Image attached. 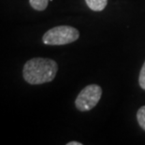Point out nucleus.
<instances>
[{
	"instance_id": "f257e3e1",
	"label": "nucleus",
	"mask_w": 145,
	"mask_h": 145,
	"mask_svg": "<svg viewBox=\"0 0 145 145\" xmlns=\"http://www.w3.org/2000/svg\"><path fill=\"white\" fill-rule=\"evenodd\" d=\"M58 65L54 60L33 58L26 61L23 69L24 79L31 85H40L52 81L56 76Z\"/></svg>"
},
{
	"instance_id": "f03ea898",
	"label": "nucleus",
	"mask_w": 145,
	"mask_h": 145,
	"mask_svg": "<svg viewBox=\"0 0 145 145\" xmlns=\"http://www.w3.org/2000/svg\"><path fill=\"white\" fill-rule=\"evenodd\" d=\"M78 29L70 26H58L49 29L42 37L46 45H65L74 42L79 39Z\"/></svg>"
},
{
	"instance_id": "7ed1b4c3",
	"label": "nucleus",
	"mask_w": 145,
	"mask_h": 145,
	"mask_svg": "<svg viewBox=\"0 0 145 145\" xmlns=\"http://www.w3.org/2000/svg\"><path fill=\"white\" fill-rule=\"evenodd\" d=\"M101 95H102V89L98 85L92 84L86 86L77 96L75 107L80 111H89L98 104Z\"/></svg>"
},
{
	"instance_id": "20e7f679",
	"label": "nucleus",
	"mask_w": 145,
	"mask_h": 145,
	"mask_svg": "<svg viewBox=\"0 0 145 145\" xmlns=\"http://www.w3.org/2000/svg\"><path fill=\"white\" fill-rule=\"evenodd\" d=\"M89 9L94 11H103L108 4V0H85Z\"/></svg>"
},
{
	"instance_id": "39448f33",
	"label": "nucleus",
	"mask_w": 145,
	"mask_h": 145,
	"mask_svg": "<svg viewBox=\"0 0 145 145\" xmlns=\"http://www.w3.org/2000/svg\"><path fill=\"white\" fill-rule=\"evenodd\" d=\"M49 1L50 0H29V4L34 10L42 11L48 7Z\"/></svg>"
},
{
	"instance_id": "423d86ee",
	"label": "nucleus",
	"mask_w": 145,
	"mask_h": 145,
	"mask_svg": "<svg viewBox=\"0 0 145 145\" xmlns=\"http://www.w3.org/2000/svg\"><path fill=\"white\" fill-rule=\"evenodd\" d=\"M137 120L138 124L145 131V106L141 107L137 112Z\"/></svg>"
},
{
	"instance_id": "0eeeda50",
	"label": "nucleus",
	"mask_w": 145,
	"mask_h": 145,
	"mask_svg": "<svg viewBox=\"0 0 145 145\" xmlns=\"http://www.w3.org/2000/svg\"><path fill=\"white\" fill-rule=\"evenodd\" d=\"M138 84H140V88L145 91V62L143 63L141 70L140 72V76H138Z\"/></svg>"
},
{
	"instance_id": "6e6552de",
	"label": "nucleus",
	"mask_w": 145,
	"mask_h": 145,
	"mask_svg": "<svg viewBox=\"0 0 145 145\" xmlns=\"http://www.w3.org/2000/svg\"><path fill=\"white\" fill-rule=\"evenodd\" d=\"M82 143L81 142H78V141H69V142H67V145H82Z\"/></svg>"
}]
</instances>
